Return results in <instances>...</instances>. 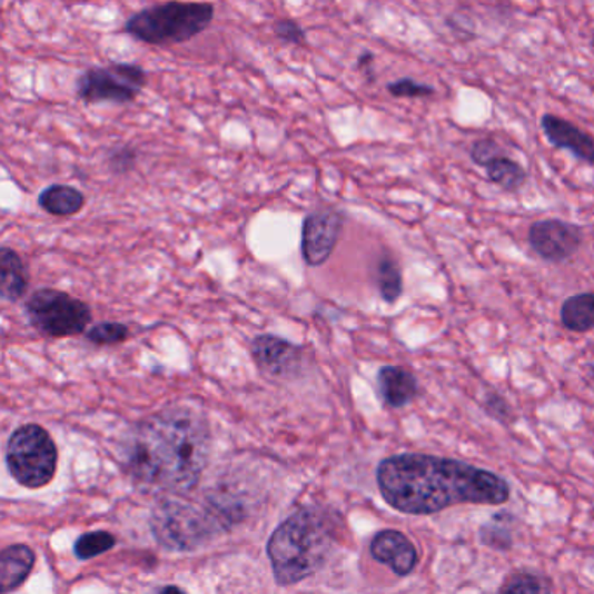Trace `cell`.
<instances>
[{
	"label": "cell",
	"mask_w": 594,
	"mask_h": 594,
	"mask_svg": "<svg viewBox=\"0 0 594 594\" xmlns=\"http://www.w3.org/2000/svg\"><path fill=\"white\" fill-rule=\"evenodd\" d=\"M377 483L393 509L417 516L458 504L503 506L511 497L509 483L498 474L455 458L424 454L384 458L378 464Z\"/></svg>",
	"instance_id": "1"
},
{
	"label": "cell",
	"mask_w": 594,
	"mask_h": 594,
	"mask_svg": "<svg viewBox=\"0 0 594 594\" xmlns=\"http://www.w3.org/2000/svg\"><path fill=\"white\" fill-rule=\"evenodd\" d=\"M208 455L205 417L187 408H171L145 418L129 434L125 467L143 491L181 495L196 488Z\"/></svg>",
	"instance_id": "2"
},
{
	"label": "cell",
	"mask_w": 594,
	"mask_h": 594,
	"mask_svg": "<svg viewBox=\"0 0 594 594\" xmlns=\"http://www.w3.org/2000/svg\"><path fill=\"white\" fill-rule=\"evenodd\" d=\"M334 543V522L321 511L301 509L289 516L267 546L277 583L288 586L310 577L325 565Z\"/></svg>",
	"instance_id": "3"
},
{
	"label": "cell",
	"mask_w": 594,
	"mask_h": 594,
	"mask_svg": "<svg viewBox=\"0 0 594 594\" xmlns=\"http://www.w3.org/2000/svg\"><path fill=\"white\" fill-rule=\"evenodd\" d=\"M215 17L209 2H180L150 6L137 12L125 24V32L150 46L184 44L205 32Z\"/></svg>",
	"instance_id": "4"
},
{
	"label": "cell",
	"mask_w": 594,
	"mask_h": 594,
	"mask_svg": "<svg viewBox=\"0 0 594 594\" xmlns=\"http://www.w3.org/2000/svg\"><path fill=\"white\" fill-rule=\"evenodd\" d=\"M221 528L220 509L166 501L152 516L157 541L169 550H194Z\"/></svg>",
	"instance_id": "5"
},
{
	"label": "cell",
	"mask_w": 594,
	"mask_h": 594,
	"mask_svg": "<svg viewBox=\"0 0 594 594\" xmlns=\"http://www.w3.org/2000/svg\"><path fill=\"white\" fill-rule=\"evenodd\" d=\"M58 451L48 430L29 424L12 433L8 443V467L12 478L29 488L48 485L57 473Z\"/></svg>",
	"instance_id": "6"
},
{
	"label": "cell",
	"mask_w": 594,
	"mask_h": 594,
	"mask_svg": "<svg viewBox=\"0 0 594 594\" xmlns=\"http://www.w3.org/2000/svg\"><path fill=\"white\" fill-rule=\"evenodd\" d=\"M147 85V72L140 65L112 63L92 67L77 79V97L85 103H129Z\"/></svg>",
	"instance_id": "7"
},
{
	"label": "cell",
	"mask_w": 594,
	"mask_h": 594,
	"mask_svg": "<svg viewBox=\"0 0 594 594\" xmlns=\"http://www.w3.org/2000/svg\"><path fill=\"white\" fill-rule=\"evenodd\" d=\"M30 321L49 337H69L85 331L91 321V310L85 301L77 300L57 289H41L27 304Z\"/></svg>",
	"instance_id": "8"
},
{
	"label": "cell",
	"mask_w": 594,
	"mask_h": 594,
	"mask_svg": "<svg viewBox=\"0 0 594 594\" xmlns=\"http://www.w3.org/2000/svg\"><path fill=\"white\" fill-rule=\"evenodd\" d=\"M528 242L543 260L562 264L577 254L578 248L583 246L584 234L574 224L558 218H547L532 224L528 229Z\"/></svg>",
	"instance_id": "9"
},
{
	"label": "cell",
	"mask_w": 594,
	"mask_h": 594,
	"mask_svg": "<svg viewBox=\"0 0 594 594\" xmlns=\"http://www.w3.org/2000/svg\"><path fill=\"white\" fill-rule=\"evenodd\" d=\"M471 161L485 169L486 178L506 192H518L528 180L522 162L507 156L506 149L497 140L482 138L469 147Z\"/></svg>",
	"instance_id": "10"
},
{
	"label": "cell",
	"mask_w": 594,
	"mask_h": 594,
	"mask_svg": "<svg viewBox=\"0 0 594 594\" xmlns=\"http://www.w3.org/2000/svg\"><path fill=\"white\" fill-rule=\"evenodd\" d=\"M344 227V217L337 209H319L304 220L301 254L309 266H321L334 254Z\"/></svg>",
	"instance_id": "11"
},
{
	"label": "cell",
	"mask_w": 594,
	"mask_h": 594,
	"mask_svg": "<svg viewBox=\"0 0 594 594\" xmlns=\"http://www.w3.org/2000/svg\"><path fill=\"white\" fill-rule=\"evenodd\" d=\"M541 128L550 145L560 150H566L584 165L594 166V137L578 128L574 122L566 121L554 113L541 117Z\"/></svg>",
	"instance_id": "12"
},
{
	"label": "cell",
	"mask_w": 594,
	"mask_h": 594,
	"mask_svg": "<svg viewBox=\"0 0 594 594\" xmlns=\"http://www.w3.org/2000/svg\"><path fill=\"white\" fill-rule=\"evenodd\" d=\"M369 553L382 565L389 566L394 574L406 577L415 571L418 551L410 538L398 531H382L375 535Z\"/></svg>",
	"instance_id": "13"
},
{
	"label": "cell",
	"mask_w": 594,
	"mask_h": 594,
	"mask_svg": "<svg viewBox=\"0 0 594 594\" xmlns=\"http://www.w3.org/2000/svg\"><path fill=\"white\" fill-rule=\"evenodd\" d=\"M251 353H254L255 362L264 372L277 375V377L294 374L300 365V349L273 335H261L255 338Z\"/></svg>",
	"instance_id": "14"
},
{
	"label": "cell",
	"mask_w": 594,
	"mask_h": 594,
	"mask_svg": "<svg viewBox=\"0 0 594 594\" xmlns=\"http://www.w3.org/2000/svg\"><path fill=\"white\" fill-rule=\"evenodd\" d=\"M378 389L389 408H403L417 398L418 380L403 366H384L378 372Z\"/></svg>",
	"instance_id": "15"
},
{
	"label": "cell",
	"mask_w": 594,
	"mask_h": 594,
	"mask_svg": "<svg viewBox=\"0 0 594 594\" xmlns=\"http://www.w3.org/2000/svg\"><path fill=\"white\" fill-rule=\"evenodd\" d=\"M33 563H36V554L29 546L17 544V546L8 547L0 556V584H2V593L17 590L20 584H23L24 578L29 577L32 572Z\"/></svg>",
	"instance_id": "16"
},
{
	"label": "cell",
	"mask_w": 594,
	"mask_h": 594,
	"mask_svg": "<svg viewBox=\"0 0 594 594\" xmlns=\"http://www.w3.org/2000/svg\"><path fill=\"white\" fill-rule=\"evenodd\" d=\"M39 205L49 215L55 217H70L81 211L85 206V196L81 190L70 185H51L42 190L39 196Z\"/></svg>",
	"instance_id": "17"
},
{
	"label": "cell",
	"mask_w": 594,
	"mask_h": 594,
	"mask_svg": "<svg viewBox=\"0 0 594 594\" xmlns=\"http://www.w3.org/2000/svg\"><path fill=\"white\" fill-rule=\"evenodd\" d=\"M562 325L568 331L586 334L594 329V294H578L566 298L560 310Z\"/></svg>",
	"instance_id": "18"
},
{
	"label": "cell",
	"mask_w": 594,
	"mask_h": 594,
	"mask_svg": "<svg viewBox=\"0 0 594 594\" xmlns=\"http://www.w3.org/2000/svg\"><path fill=\"white\" fill-rule=\"evenodd\" d=\"M0 270H2V297L12 301L23 297L29 279H27L23 261L18 257L17 251H12L11 248H2Z\"/></svg>",
	"instance_id": "19"
},
{
	"label": "cell",
	"mask_w": 594,
	"mask_h": 594,
	"mask_svg": "<svg viewBox=\"0 0 594 594\" xmlns=\"http://www.w3.org/2000/svg\"><path fill=\"white\" fill-rule=\"evenodd\" d=\"M378 288H380V295L384 300L393 301L398 300L403 294V276L402 269L393 258L386 257L378 261Z\"/></svg>",
	"instance_id": "20"
},
{
	"label": "cell",
	"mask_w": 594,
	"mask_h": 594,
	"mask_svg": "<svg viewBox=\"0 0 594 594\" xmlns=\"http://www.w3.org/2000/svg\"><path fill=\"white\" fill-rule=\"evenodd\" d=\"M553 591V583L534 572H516L506 578V583L501 586V593H550Z\"/></svg>",
	"instance_id": "21"
},
{
	"label": "cell",
	"mask_w": 594,
	"mask_h": 594,
	"mask_svg": "<svg viewBox=\"0 0 594 594\" xmlns=\"http://www.w3.org/2000/svg\"><path fill=\"white\" fill-rule=\"evenodd\" d=\"M116 546V537L109 532H91L77 541L73 551L79 560H91Z\"/></svg>",
	"instance_id": "22"
},
{
	"label": "cell",
	"mask_w": 594,
	"mask_h": 594,
	"mask_svg": "<svg viewBox=\"0 0 594 594\" xmlns=\"http://www.w3.org/2000/svg\"><path fill=\"white\" fill-rule=\"evenodd\" d=\"M504 523H498V516H494L491 523L482 526L479 531V537L485 546L492 547V550L507 551L513 546V535L507 531Z\"/></svg>",
	"instance_id": "23"
},
{
	"label": "cell",
	"mask_w": 594,
	"mask_h": 594,
	"mask_svg": "<svg viewBox=\"0 0 594 594\" xmlns=\"http://www.w3.org/2000/svg\"><path fill=\"white\" fill-rule=\"evenodd\" d=\"M387 91L394 98H429L436 95V89L433 86L415 81L412 77H403L398 81L389 82Z\"/></svg>",
	"instance_id": "24"
},
{
	"label": "cell",
	"mask_w": 594,
	"mask_h": 594,
	"mask_svg": "<svg viewBox=\"0 0 594 594\" xmlns=\"http://www.w3.org/2000/svg\"><path fill=\"white\" fill-rule=\"evenodd\" d=\"M128 337V328L125 325H119V323H101V325L95 326L88 331L89 340L100 344V346L119 344V341H125Z\"/></svg>",
	"instance_id": "25"
},
{
	"label": "cell",
	"mask_w": 594,
	"mask_h": 594,
	"mask_svg": "<svg viewBox=\"0 0 594 594\" xmlns=\"http://www.w3.org/2000/svg\"><path fill=\"white\" fill-rule=\"evenodd\" d=\"M274 32L281 41L289 42V44H301V42L306 41V32L294 20L277 21Z\"/></svg>",
	"instance_id": "26"
},
{
	"label": "cell",
	"mask_w": 594,
	"mask_h": 594,
	"mask_svg": "<svg viewBox=\"0 0 594 594\" xmlns=\"http://www.w3.org/2000/svg\"><path fill=\"white\" fill-rule=\"evenodd\" d=\"M110 168L117 174H122V171H128L129 168H133L135 162H137V152L129 147H122V149L113 150L109 156Z\"/></svg>",
	"instance_id": "27"
},
{
	"label": "cell",
	"mask_w": 594,
	"mask_h": 594,
	"mask_svg": "<svg viewBox=\"0 0 594 594\" xmlns=\"http://www.w3.org/2000/svg\"><path fill=\"white\" fill-rule=\"evenodd\" d=\"M485 408L492 417L497 418L501 422H507L511 417V406L507 405L506 399L498 394H486L485 396Z\"/></svg>",
	"instance_id": "28"
},
{
	"label": "cell",
	"mask_w": 594,
	"mask_h": 594,
	"mask_svg": "<svg viewBox=\"0 0 594 594\" xmlns=\"http://www.w3.org/2000/svg\"><path fill=\"white\" fill-rule=\"evenodd\" d=\"M359 69L365 70V73L372 72V65H374V55L372 52H365L359 57Z\"/></svg>",
	"instance_id": "29"
},
{
	"label": "cell",
	"mask_w": 594,
	"mask_h": 594,
	"mask_svg": "<svg viewBox=\"0 0 594 594\" xmlns=\"http://www.w3.org/2000/svg\"><path fill=\"white\" fill-rule=\"evenodd\" d=\"M587 380H590L591 387L594 389V363L590 366V372H587Z\"/></svg>",
	"instance_id": "30"
},
{
	"label": "cell",
	"mask_w": 594,
	"mask_h": 594,
	"mask_svg": "<svg viewBox=\"0 0 594 594\" xmlns=\"http://www.w3.org/2000/svg\"><path fill=\"white\" fill-rule=\"evenodd\" d=\"M161 591H181V590L180 587L166 586V587H161Z\"/></svg>",
	"instance_id": "31"
},
{
	"label": "cell",
	"mask_w": 594,
	"mask_h": 594,
	"mask_svg": "<svg viewBox=\"0 0 594 594\" xmlns=\"http://www.w3.org/2000/svg\"><path fill=\"white\" fill-rule=\"evenodd\" d=\"M591 49H593L594 52V30L591 32V39H590Z\"/></svg>",
	"instance_id": "32"
}]
</instances>
